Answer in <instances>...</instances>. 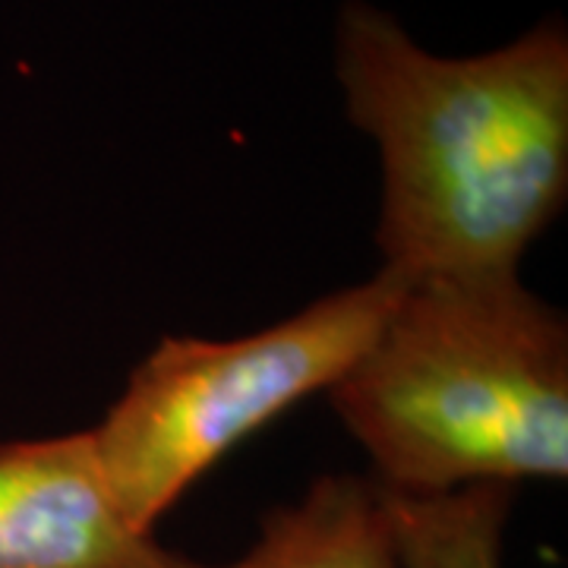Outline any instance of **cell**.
I'll return each instance as SVG.
<instances>
[{"mask_svg":"<svg viewBox=\"0 0 568 568\" xmlns=\"http://www.w3.org/2000/svg\"><path fill=\"white\" fill-rule=\"evenodd\" d=\"M174 568H398L388 493L376 480L320 477L294 506L272 508L256 547L227 566Z\"/></svg>","mask_w":568,"mask_h":568,"instance_id":"cell-5","label":"cell"},{"mask_svg":"<svg viewBox=\"0 0 568 568\" xmlns=\"http://www.w3.org/2000/svg\"><path fill=\"white\" fill-rule=\"evenodd\" d=\"M328 395L388 493L568 477V325L518 272L407 284Z\"/></svg>","mask_w":568,"mask_h":568,"instance_id":"cell-2","label":"cell"},{"mask_svg":"<svg viewBox=\"0 0 568 568\" xmlns=\"http://www.w3.org/2000/svg\"><path fill=\"white\" fill-rule=\"evenodd\" d=\"M511 496L508 484L439 496L388 493L398 568H503Z\"/></svg>","mask_w":568,"mask_h":568,"instance_id":"cell-6","label":"cell"},{"mask_svg":"<svg viewBox=\"0 0 568 568\" xmlns=\"http://www.w3.org/2000/svg\"><path fill=\"white\" fill-rule=\"evenodd\" d=\"M407 284H351L244 338H164L92 439L130 521L152 530L205 470L284 410L328 392L364 354Z\"/></svg>","mask_w":568,"mask_h":568,"instance_id":"cell-3","label":"cell"},{"mask_svg":"<svg viewBox=\"0 0 568 568\" xmlns=\"http://www.w3.org/2000/svg\"><path fill=\"white\" fill-rule=\"evenodd\" d=\"M335 73L347 118L379 149L383 272L405 284L518 272L568 196L566 22L443 58L347 0Z\"/></svg>","mask_w":568,"mask_h":568,"instance_id":"cell-1","label":"cell"},{"mask_svg":"<svg viewBox=\"0 0 568 568\" xmlns=\"http://www.w3.org/2000/svg\"><path fill=\"white\" fill-rule=\"evenodd\" d=\"M136 528L89 433L0 446V568H174Z\"/></svg>","mask_w":568,"mask_h":568,"instance_id":"cell-4","label":"cell"}]
</instances>
